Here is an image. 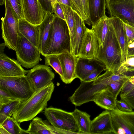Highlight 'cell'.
<instances>
[{
  "instance_id": "1",
  "label": "cell",
  "mask_w": 134,
  "mask_h": 134,
  "mask_svg": "<svg viewBox=\"0 0 134 134\" xmlns=\"http://www.w3.org/2000/svg\"><path fill=\"white\" fill-rule=\"evenodd\" d=\"M54 88L52 82L35 91L29 98L21 102L12 117L19 123L32 120L47 107Z\"/></svg>"
},
{
  "instance_id": "2",
  "label": "cell",
  "mask_w": 134,
  "mask_h": 134,
  "mask_svg": "<svg viewBox=\"0 0 134 134\" xmlns=\"http://www.w3.org/2000/svg\"><path fill=\"white\" fill-rule=\"evenodd\" d=\"M113 73L107 70L104 73L93 80L81 81L79 87L69 97L70 100L76 106L90 102H94L97 96L106 88L110 83V79Z\"/></svg>"
},
{
  "instance_id": "3",
  "label": "cell",
  "mask_w": 134,
  "mask_h": 134,
  "mask_svg": "<svg viewBox=\"0 0 134 134\" xmlns=\"http://www.w3.org/2000/svg\"><path fill=\"white\" fill-rule=\"evenodd\" d=\"M96 58L113 72H116L121 64V49L111 22L104 41L99 47Z\"/></svg>"
},
{
  "instance_id": "4",
  "label": "cell",
  "mask_w": 134,
  "mask_h": 134,
  "mask_svg": "<svg viewBox=\"0 0 134 134\" xmlns=\"http://www.w3.org/2000/svg\"><path fill=\"white\" fill-rule=\"evenodd\" d=\"M0 88L22 102L29 98L35 92L26 75L0 76Z\"/></svg>"
},
{
  "instance_id": "5",
  "label": "cell",
  "mask_w": 134,
  "mask_h": 134,
  "mask_svg": "<svg viewBox=\"0 0 134 134\" xmlns=\"http://www.w3.org/2000/svg\"><path fill=\"white\" fill-rule=\"evenodd\" d=\"M5 14L1 18L2 38L5 46L15 51L19 39V19L9 0H5Z\"/></svg>"
},
{
  "instance_id": "6",
  "label": "cell",
  "mask_w": 134,
  "mask_h": 134,
  "mask_svg": "<svg viewBox=\"0 0 134 134\" xmlns=\"http://www.w3.org/2000/svg\"><path fill=\"white\" fill-rule=\"evenodd\" d=\"M52 25V39L46 55H57L66 51L71 53L69 31L65 21L54 14Z\"/></svg>"
},
{
  "instance_id": "7",
  "label": "cell",
  "mask_w": 134,
  "mask_h": 134,
  "mask_svg": "<svg viewBox=\"0 0 134 134\" xmlns=\"http://www.w3.org/2000/svg\"><path fill=\"white\" fill-rule=\"evenodd\" d=\"M44 114L48 121L54 126L75 134H80L72 112L50 107L45 108Z\"/></svg>"
},
{
  "instance_id": "8",
  "label": "cell",
  "mask_w": 134,
  "mask_h": 134,
  "mask_svg": "<svg viewBox=\"0 0 134 134\" xmlns=\"http://www.w3.org/2000/svg\"><path fill=\"white\" fill-rule=\"evenodd\" d=\"M15 51L17 60L24 67L33 68L41 60V53L38 49L20 33Z\"/></svg>"
},
{
  "instance_id": "9",
  "label": "cell",
  "mask_w": 134,
  "mask_h": 134,
  "mask_svg": "<svg viewBox=\"0 0 134 134\" xmlns=\"http://www.w3.org/2000/svg\"><path fill=\"white\" fill-rule=\"evenodd\" d=\"M106 4L110 16L134 27V0H106Z\"/></svg>"
},
{
  "instance_id": "10",
  "label": "cell",
  "mask_w": 134,
  "mask_h": 134,
  "mask_svg": "<svg viewBox=\"0 0 134 134\" xmlns=\"http://www.w3.org/2000/svg\"><path fill=\"white\" fill-rule=\"evenodd\" d=\"M110 112L113 133L134 134V111H122L116 107Z\"/></svg>"
},
{
  "instance_id": "11",
  "label": "cell",
  "mask_w": 134,
  "mask_h": 134,
  "mask_svg": "<svg viewBox=\"0 0 134 134\" xmlns=\"http://www.w3.org/2000/svg\"><path fill=\"white\" fill-rule=\"evenodd\" d=\"M27 76L35 91L52 82L55 77L51 69L46 65L37 64L29 70Z\"/></svg>"
},
{
  "instance_id": "12",
  "label": "cell",
  "mask_w": 134,
  "mask_h": 134,
  "mask_svg": "<svg viewBox=\"0 0 134 134\" xmlns=\"http://www.w3.org/2000/svg\"><path fill=\"white\" fill-rule=\"evenodd\" d=\"M53 13H45L44 19L40 25L38 49L45 56L49 48L53 33Z\"/></svg>"
},
{
  "instance_id": "13",
  "label": "cell",
  "mask_w": 134,
  "mask_h": 134,
  "mask_svg": "<svg viewBox=\"0 0 134 134\" xmlns=\"http://www.w3.org/2000/svg\"><path fill=\"white\" fill-rule=\"evenodd\" d=\"M99 46L98 40L93 30L87 28L78 57L96 58Z\"/></svg>"
},
{
  "instance_id": "14",
  "label": "cell",
  "mask_w": 134,
  "mask_h": 134,
  "mask_svg": "<svg viewBox=\"0 0 134 134\" xmlns=\"http://www.w3.org/2000/svg\"><path fill=\"white\" fill-rule=\"evenodd\" d=\"M17 60L11 59L4 52L0 53V77L26 75L29 70L22 68Z\"/></svg>"
},
{
  "instance_id": "15",
  "label": "cell",
  "mask_w": 134,
  "mask_h": 134,
  "mask_svg": "<svg viewBox=\"0 0 134 134\" xmlns=\"http://www.w3.org/2000/svg\"><path fill=\"white\" fill-rule=\"evenodd\" d=\"M25 19L35 25L42 22L45 13L38 0H22Z\"/></svg>"
},
{
  "instance_id": "16",
  "label": "cell",
  "mask_w": 134,
  "mask_h": 134,
  "mask_svg": "<svg viewBox=\"0 0 134 134\" xmlns=\"http://www.w3.org/2000/svg\"><path fill=\"white\" fill-rule=\"evenodd\" d=\"M60 61L63 72L61 78L66 84H69L76 78L75 68L77 58L72 53L65 52L57 54Z\"/></svg>"
},
{
  "instance_id": "17",
  "label": "cell",
  "mask_w": 134,
  "mask_h": 134,
  "mask_svg": "<svg viewBox=\"0 0 134 134\" xmlns=\"http://www.w3.org/2000/svg\"><path fill=\"white\" fill-rule=\"evenodd\" d=\"M47 120H43L40 118H34L30 122L28 129L27 134H75L70 131L57 128L52 125Z\"/></svg>"
},
{
  "instance_id": "18",
  "label": "cell",
  "mask_w": 134,
  "mask_h": 134,
  "mask_svg": "<svg viewBox=\"0 0 134 134\" xmlns=\"http://www.w3.org/2000/svg\"><path fill=\"white\" fill-rule=\"evenodd\" d=\"M105 65L97 58L78 57L76 58L75 74L81 81L84 79L96 69Z\"/></svg>"
},
{
  "instance_id": "19",
  "label": "cell",
  "mask_w": 134,
  "mask_h": 134,
  "mask_svg": "<svg viewBox=\"0 0 134 134\" xmlns=\"http://www.w3.org/2000/svg\"><path fill=\"white\" fill-rule=\"evenodd\" d=\"M91 134L113 133L110 111H103L91 121Z\"/></svg>"
},
{
  "instance_id": "20",
  "label": "cell",
  "mask_w": 134,
  "mask_h": 134,
  "mask_svg": "<svg viewBox=\"0 0 134 134\" xmlns=\"http://www.w3.org/2000/svg\"><path fill=\"white\" fill-rule=\"evenodd\" d=\"M110 18L116 37L121 49L122 63L126 60L127 56L129 43L126 30L123 23L119 19L113 16Z\"/></svg>"
},
{
  "instance_id": "21",
  "label": "cell",
  "mask_w": 134,
  "mask_h": 134,
  "mask_svg": "<svg viewBox=\"0 0 134 134\" xmlns=\"http://www.w3.org/2000/svg\"><path fill=\"white\" fill-rule=\"evenodd\" d=\"M19 26L20 33L38 49L40 25H33L22 19H19Z\"/></svg>"
},
{
  "instance_id": "22",
  "label": "cell",
  "mask_w": 134,
  "mask_h": 134,
  "mask_svg": "<svg viewBox=\"0 0 134 134\" xmlns=\"http://www.w3.org/2000/svg\"><path fill=\"white\" fill-rule=\"evenodd\" d=\"M89 16L88 21L94 27L105 14L106 0H88Z\"/></svg>"
},
{
  "instance_id": "23",
  "label": "cell",
  "mask_w": 134,
  "mask_h": 134,
  "mask_svg": "<svg viewBox=\"0 0 134 134\" xmlns=\"http://www.w3.org/2000/svg\"><path fill=\"white\" fill-rule=\"evenodd\" d=\"M74 14L75 22V46L73 54L77 58L79 55L82 42L87 27L85 25L84 21L74 11Z\"/></svg>"
},
{
  "instance_id": "24",
  "label": "cell",
  "mask_w": 134,
  "mask_h": 134,
  "mask_svg": "<svg viewBox=\"0 0 134 134\" xmlns=\"http://www.w3.org/2000/svg\"><path fill=\"white\" fill-rule=\"evenodd\" d=\"M116 99L117 98L106 88L97 96L94 102L101 108L110 111L117 107L116 104Z\"/></svg>"
},
{
  "instance_id": "25",
  "label": "cell",
  "mask_w": 134,
  "mask_h": 134,
  "mask_svg": "<svg viewBox=\"0 0 134 134\" xmlns=\"http://www.w3.org/2000/svg\"><path fill=\"white\" fill-rule=\"evenodd\" d=\"M63 10L65 21L69 28L70 34L71 53L73 54L75 46V22L74 11L71 7L60 4Z\"/></svg>"
},
{
  "instance_id": "26",
  "label": "cell",
  "mask_w": 134,
  "mask_h": 134,
  "mask_svg": "<svg viewBox=\"0 0 134 134\" xmlns=\"http://www.w3.org/2000/svg\"><path fill=\"white\" fill-rule=\"evenodd\" d=\"M79 127L80 134H91L92 121L90 115L76 108L72 112Z\"/></svg>"
},
{
  "instance_id": "27",
  "label": "cell",
  "mask_w": 134,
  "mask_h": 134,
  "mask_svg": "<svg viewBox=\"0 0 134 134\" xmlns=\"http://www.w3.org/2000/svg\"><path fill=\"white\" fill-rule=\"evenodd\" d=\"M111 23L110 18L106 15L101 18L94 27H92L98 40L99 46L102 45Z\"/></svg>"
},
{
  "instance_id": "28",
  "label": "cell",
  "mask_w": 134,
  "mask_h": 134,
  "mask_svg": "<svg viewBox=\"0 0 134 134\" xmlns=\"http://www.w3.org/2000/svg\"><path fill=\"white\" fill-rule=\"evenodd\" d=\"M21 102L20 100L16 99L0 105V124L7 118L13 115Z\"/></svg>"
},
{
  "instance_id": "29",
  "label": "cell",
  "mask_w": 134,
  "mask_h": 134,
  "mask_svg": "<svg viewBox=\"0 0 134 134\" xmlns=\"http://www.w3.org/2000/svg\"><path fill=\"white\" fill-rule=\"evenodd\" d=\"M10 134H27L26 131L22 129L19 122L12 117L7 118L1 124Z\"/></svg>"
},
{
  "instance_id": "30",
  "label": "cell",
  "mask_w": 134,
  "mask_h": 134,
  "mask_svg": "<svg viewBox=\"0 0 134 134\" xmlns=\"http://www.w3.org/2000/svg\"><path fill=\"white\" fill-rule=\"evenodd\" d=\"M115 73L124 75L130 78L134 75V57L127 56L126 60L122 63Z\"/></svg>"
},
{
  "instance_id": "31",
  "label": "cell",
  "mask_w": 134,
  "mask_h": 134,
  "mask_svg": "<svg viewBox=\"0 0 134 134\" xmlns=\"http://www.w3.org/2000/svg\"><path fill=\"white\" fill-rule=\"evenodd\" d=\"M45 65L52 66L58 73L61 78L63 72L60 61L57 54L47 55L44 56Z\"/></svg>"
},
{
  "instance_id": "32",
  "label": "cell",
  "mask_w": 134,
  "mask_h": 134,
  "mask_svg": "<svg viewBox=\"0 0 134 134\" xmlns=\"http://www.w3.org/2000/svg\"><path fill=\"white\" fill-rule=\"evenodd\" d=\"M129 79L111 82L107 85L106 88L117 98L123 86Z\"/></svg>"
},
{
  "instance_id": "33",
  "label": "cell",
  "mask_w": 134,
  "mask_h": 134,
  "mask_svg": "<svg viewBox=\"0 0 134 134\" xmlns=\"http://www.w3.org/2000/svg\"><path fill=\"white\" fill-rule=\"evenodd\" d=\"M73 10L76 12L83 20L90 25V24L85 14L81 0H71Z\"/></svg>"
},
{
  "instance_id": "34",
  "label": "cell",
  "mask_w": 134,
  "mask_h": 134,
  "mask_svg": "<svg viewBox=\"0 0 134 134\" xmlns=\"http://www.w3.org/2000/svg\"><path fill=\"white\" fill-rule=\"evenodd\" d=\"M19 19H25L22 0H9Z\"/></svg>"
},
{
  "instance_id": "35",
  "label": "cell",
  "mask_w": 134,
  "mask_h": 134,
  "mask_svg": "<svg viewBox=\"0 0 134 134\" xmlns=\"http://www.w3.org/2000/svg\"><path fill=\"white\" fill-rule=\"evenodd\" d=\"M120 95L121 100L125 102L134 109V88L128 93Z\"/></svg>"
},
{
  "instance_id": "36",
  "label": "cell",
  "mask_w": 134,
  "mask_h": 134,
  "mask_svg": "<svg viewBox=\"0 0 134 134\" xmlns=\"http://www.w3.org/2000/svg\"><path fill=\"white\" fill-rule=\"evenodd\" d=\"M107 70L105 65L100 67L93 71L83 81L88 82L93 80L97 78L103 71Z\"/></svg>"
},
{
  "instance_id": "37",
  "label": "cell",
  "mask_w": 134,
  "mask_h": 134,
  "mask_svg": "<svg viewBox=\"0 0 134 134\" xmlns=\"http://www.w3.org/2000/svg\"><path fill=\"white\" fill-rule=\"evenodd\" d=\"M16 100L5 91L0 88V105Z\"/></svg>"
},
{
  "instance_id": "38",
  "label": "cell",
  "mask_w": 134,
  "mask_h": 134,
  "mask_svg": "<svg viewBox=\"0 0 134 134\" xmlns=\"http://www.w3.org/2000/svg\"><path fill=\"white\" fill-rule=\"evenodd\" d=\"M45 13H53V6L51 0H38Z\"/></svg>"
},
{
  "instance_id": "39",
  "label": "cell",
  "mask_w": 134,
  "mask_h": 134,
  "mask_svg": "<svg viewBox=\"0 0 134 134\" xmlns=\"http://www.w3.org/2000/svg\"><path fill=\"white\" fill-rule=\"evenodd\" d=\"M116 105L120 110L125 112H130L133 111L132 108L124 101L120 100H116Z\"/></svg>"
},
{
  "instance_id": "40",
  "label": "cell",
  "mask_w": 134,
  "mask_h": 134,
  "mask_svg": "<svg viewBox=\"0 0 134 134\" xmlns=\"http://www.w3.org/2000/svg\"><path fill=\"white\" fill-rule=\"evenodd\" d=\"M129 43L134 40V27L123 23Z\"/></svg>"
},
{
  "instance_id": "41",
  "label": "cell",
  "mask_w": 134,
  "mask_h": 134,
  "mask_svg": "<svg viewBox=\"0 0 134 134\" xmlns=\"http://www.w3.org/2000/svg\"><path fill=\"white\" fill-rule=\"evenodd\" d=\"M53 9L55 14L65 20L64 12L60 4L56 2L53 5Z\"/></svg>"
},
{
  "instance_id": "42",
  "label": "cell",
  "mask_w": 134,
  "mask_h": 134,
  "mask_svg": "<svg viewBox=\"0 0 134 134\" xmlns=\"http://www.w3.org/2000/svg\"><path fill=\"white\" fill-rule=\"evenodd\" d=\"M134 88V84L131 83L129 81V79L126 81L122 87L120 94H125L129 92Z\"/></svg>"
},
{
  "instance_id": "43",
  "label": "cell",
  "mask_w": 134,
  "mask_h": 134,
  "mask_svg": "<svg viewBox=\"0 0 134 134\" xmlns=\"http://www.w3.org/2000/svg\"><path fill=\"white\" fill-rule=\"evenodd\" d=\"M133 55H134V40L129 43L127 51V56Z\"/></svg>"
},
{
  "instance_id": "44",
  "label": "cell",
  "mask_w": 134,
  "mask_h": 134,
  "mask_svg": "<svg viewBox=\"0 0 134 134\" xmlns=\"http://www.w3.org/2000/svg\"><path fill=\"white\" fill-rule=\"evenodd\" d=\"M59 4L66 5L72 8V4L71 0H57Z\"/></svg>"
},
{
  "instance_id": "45",
  "label": "cell",
  "mask_w": 134,
  "mask_h": 134,
  "mask_svg": "<svg viewBox=\"0 0 134 134\" xmlns=\"http://www.w3.org/2000/svg\"><path fill=\"white\" fill-rule=\"evenodd\" d=\"M0 133L1 134H10L0 124Z\"/></svg>"
},
{
  "instance_id": "46",
  "label": "cell",
  "mask_w": 134,
  "mask_h": 134,
  "mask_svg": "<svg viewBox=\"0 0 134 134\" xmlns=\"http://www.w3.org/2000/svg\"><path fill=\"white\" fill-rule=\"evenodd\" d=\"M0 53L4 52L5 46L4 43L0 44Z\"/></svg>"
},
{
  "instance_id": "47",
  "label": "cell",
  "mask_w": 134,
  "mask_h": 134,
  "mask_svg": "<svg viewBox=\"0 0 134 134\" xmlns=\"http://www.w3.org/2000/svg\"><path fill=\"white\" fill-rule=\"evenodd\" d=\"M5 3V0H0V5H2Z\"/></svg>"
},
{
  "instance_id": "48",
  "label": "cell",
  "mask_w": 134,
  "mask_h": 134,
  "mask_svg": "<svg viewBox=\"0 0 134 134\" xmlns=\"http://www.w3.org/2000/svg\"><path fill=\"white\" fill-rule=\"evenodd\" d=\"M56 0H51L53 6L54 3L56 2Z\"/></svg>"
},
{
  "instance_id": "49",
  "label": "cell",
  "mask_w": 134,
  "mask_h": 134,
  "mask_svg": "<svg viewBox=\"0 0 134 134\" xmlns=\"http://www.w3.org/2000/svg\"><path fill=\"white\" fill-rule=\"evenodd\" d=\"M132 57H134V55H132V56H130Z\"/></svg>"
},
{
  "instance_id": "50",
  "label": "cell",
  "mask_w": 134,
  "mask_h": 134,
  "mask_svg": "<svg viewBox=\"0 0 134 134\" xmlns=\"http://www.w3.org/2000/svg\"></svg>"
}]
</instances>
